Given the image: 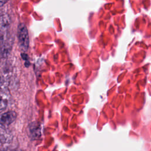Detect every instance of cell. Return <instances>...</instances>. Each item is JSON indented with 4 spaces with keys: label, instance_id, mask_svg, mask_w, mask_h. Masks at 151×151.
Returning a JSON list of instances; mask_svg holds the SVG:
<instances>
[{
    "label": "cell",
    "instance_id": "3",
    "mask_svg": "<svg viewBox=\"0 0 151 151\" xmlns=\"http://www.w3.org/2000/svg\"><path fill=\"white\" fill-rule=\"evenodd\" d=\"M30 135L33 138H37L40 135V127L38 124L33 123L29 127Z\"/></svg>",
    "mask_w": 151,
    "mask_h": 151
},
{
    "label": "cell",
    "instance_id": "5",
    "mask_svg": "<svg viewBox=\"0 0 151 151\" xmlns=\"http://www.w3.org/2000/svg\"><path fill=\"white\" fill-rule=\"evenodd\" d=\"M8 104V100L6 95L2 92L0 91V110H4L6 108Z\"/></svg>",
    "mask_w": 151,
    "mask_h": 151
},
{
    "label": "cell",
    "instance_id": "8",
    "mask_svg": "<svg viewBox=\"0 0 151 151\" xmlns=\"http://www.w3.org/2000/svg\"><path fill=\"white\" fill-rule=\"evenodd\" d=\"M0 85H1V77H0Z\"/></svg>",
    "mask_w": 151,
    "mask_h": 151
},
{
    "label": "cell",
    "instance_id": "6",
    "mask_svg": "<svg viewBox=\"0 0 151 151\" xmlns=\"http://www.w3.org/2000/svg\"><path fill=\"white\" fill-rule=\"evenodd\" d=\"M8 136L6 131L2 128H0V140L1 142H6L9 138Z\"/></svg>",
    "mask_w": 151,
    "mask_h": 151
},
{
    "label": "cell",
    "instance_id": "7",
    "mask_svg": "<svg viewBox=\"0 0 151 151\" xmlns=\"http://www.w3.org/2000/svg\"><path fill=\"white\" fill-rule=\"evenodd\" d=\"M9 0H0V6H3L5 4H6Z\"/></svg>",
    "mask_w": 151,
    "mask_h": 151
},
{
    "label": "cell",
    "instance_id": "4",
    "mask_svg": "<svg viewBox=\"0 0 151 151\" xmlns=\"http://www.w3.org/2000/svg\"><path fill=\"white\" fill-rule=\"evenodd\" d=\"M9 18L6 15H0V31H3L7 28L9 25Z\"/></svg>",
    "mask_w": 151,
    "mask_h": 151
},
{
    "label": "cell",
    "instance_id": "1",
    "mask_svg": "<svg viewBox=\"0 0 151 151\" xmlns=\"http://www.w3.org/2000/svg\"><path fill=\"white\" fill-rule=\"evenodd\" d=\"M18 42L20 48L26 51L29 47V35L27 28L24 24L21 23L18 27L17 31Z\"/></svg>",
    "mask_w": 151,
    "mask_h": 151
},
{
    "label": "cell",
    "instance_id": "2",
    "mask_svg": "<svg viewBox=\"0 0 151 151\" xmlns=\"http://www.w3.org/2000/svg\"><path fill=\"white\" fill-rule=\"evenodd\" d=\"M17 114L14 111H8L0 114V124L8 126L11 124L16 119Z\"/></svg>",
    "mask_w": 151,
    "mask_h": 151
}]
</instances>
